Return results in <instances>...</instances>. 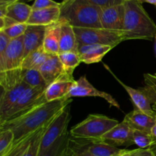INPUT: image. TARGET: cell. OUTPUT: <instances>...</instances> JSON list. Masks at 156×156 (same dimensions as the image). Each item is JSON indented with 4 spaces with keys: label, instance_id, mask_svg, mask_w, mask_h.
<instances>
[{
    "label": "cell",
    "instance_id": "obj_1",
    "mask_svg": "<svg viewBox=\"0 0 156 156\" xmlns=\"http://www.w3.org/2000/svg\"><path fill=\"white\" fill-rule=\"evenodd\" d=\"M71 102L72 98H66L53 101L41 102L18 117L3 123L0 125V129L12 131L15 144L21 139L47 126Z\"/></svg>",
    "mask_w": 156,
    "mask_h": 156
},
{
    "label": "cell",
    "instance_id": "obj_2",
    "mask_svg": "<svg viewBox=\"0 0 156 156\" xmlns=\"http://www.w3.org/2000/svg\"><path fill=\"white\" fill-rule=\"evenodd\" d=\"M123 31L129 40H151L156 35V24L137 0H126L123 3Z\"/></svg>",
    "mask_w": 156,
    "mask_h": 156
},
{
    "label": "cell",
    "instance_id": "obj_15",
    "mask_svg": "<svg viewBox=\"0 0 156 156\" xmlns=\"http://www.w3.org/2000/svg\"><path fill=\"white\" fill-rule=\"evenodd\" d=\"M155 117L149 115L138 108H134L133 111L125 116L123 121L126 122L133 130L144 131L151 133L155 123Z\"/></svg>",
    "mask_w": 156,
    "mask_h": 156
},
{
    "label": "cell",
    "instance_id": "obj_18",
    "mask_svg": "<svg viewBox=\"0 0 156 156\" xmlns=\"http://www.w3.org/2000/svg\"><path fill=\"white\" fill-rule=\"evenodd\" d=\"M27 85L22 81L15 84L8 89H6L5 94L0 105V125L5 123L8 114L11 111L15 104L16 103L21 93L27 88Z\"/></svg>",
    "mask_w": 156,
    "mask_h": 156
},
{
    "label": "cell",
    "instance_id": "obj_20",
    "mask_svg": "<svg viewBox=\"0 0 156 156\" xmlns=\"http://www.w3.org/2000/svg\"><path fill=\"white\" fill-rule=\"evenodd\" d=\"M39 71L48 85L66 73L58 55L50 56L41 66Z\"/></svg>",
    "mask_w": 156,
    "mask_h": 156
},
{
    "label": "cell",
    "instance_id": "obj_19",
    "mask_svg": "<svg viewBox=\"0 0 156 156\" xmlns=\"http://www.w3.org/2000/svg\"><path fill=\"white\" fill-rule=\"evenodd\" d=\"M60 35H59V53L64 52L77 51L79 43L74 28L66 21L59 19Z\"/></svg>",
    "mask_w": 156,
    "mask_h": 156
},
{
    "label": "cell",
    "instance_id": "obj_32",
    "mask_svg": "<svg viewBox=\"0 0 156 156\" xmlns=\"http://www.w3.org/2000/svg\"><path fill=\"white\" fill-rule=\"evenodd\" d=\"M10 41L3 30H0V69L4 73H6L5 69V53Z\"/></svg>",
    "mask_w": 156,
    "mask_h": 156
},
{
    "label": "cell",
    "instance_id": "obj_24",
    "mask_svg": "<svg viewBox=\"0 0 156 156\" xmlns=\"http://www.w3.org/2000/svg\"><path fill=\"white\" fill-rule=\"evenodd\" d=\"M50 56L44 50L43 47L37 49L27 54L23 60L21 69H37L39 70L41 66Z\"/></svg>",
    "mask_w": 156,
    "mask_h": 156
},
{
    "label": "cell",
    "instance_id": "obj_44",
    "mask_svg": "<svg viewBox=\"0 0 156 156\" xmlns=\"http://www.w3.org/2000/svg\"><path fill=\"white\" fill-rule=\"evenodd\" d=\"M69 145V144H68ZM60 156H72V154H71V152H70L69 149V146H67L66 149L65 151L63 152V153Z\"/></svg>",
    "mask_w": 156,
    "mask_h": 156
},
{
    "label": "cell",
    "instance_id": "obj_48",
    "mask_svg": "<svg viewBox=\"0 0 156 156\" xmlns=\"http://www.w3.org/2000/svg\"><path fill=\"white\" fill-rule=\"evenodd\" d=\"M30 1H32V0H18V2H27Z\"/></svg>",
    "mask_w": 156,
    "mask_h": 156
},
{
    "label": "cell",
    "instance_id": "obj_38",
    "mask_svg": "<svg viewBox=\"0 0 156 156\" xmlns=\"http://www.w3.org/2000/svg\"><path fill=\"white\" fill-rule=\"evenodd\" d=\"M136 149H133V150H127V149H122L121 152L119 154H117L116 156H133L135 153L136 152Z\"/></svg>",
    "mask_w": 156,
    "mask_h": 156
},
{
    "label": "cell",
    "instance_id": "obj_13",
    "mask_svg": "<svg viewBox=\"0 0 156 156\" xmlns=\"http://www.w3.org/2000/svg\"><path fill=\"white\" fill-rule=\"evenodd\" d=\"M123 4L102 9L100 15L102 28L111 30H123Z\"/></svg>",
    "mask_w": 156,
    "mask_h": 156
},
{
    "label": "cell",
    "instance_id": "obj_12",
    "mask_svg": "<svg viewBox=\"0 0 156 156\" xmlns=\"http://www.w3.org/2000/svg\"><path fill=\"white\" fill-rule=\"evenodd\" d=\"M133 129L123 120L119 123L110 131H108L102 138V141H105L112 146H130L134 144L133 138Z\"/></svg>",
    "mask_w": 156,
    "mask_h": 156
},
{
    "label": "cell",
    "instance_id": "obj_42",
    "mask_svg": "<svg viewBox=\"0 0 156 156\" xmlns=\"http://www.w3.org/2000/svg\"><path fill=\"white\" fill-rule=\"evenodd\" d=\"M18 0H0V6L7 5L11 4V3L18 2Z\"/></svg>",
    "mask_w": 156,
    "mask_h": 156
},
{
    "label": "cell",
    "instance_id": "obj_8",
    "mask_svg": "<svg viewBox=\"0 0 156 156\" xmlns=\"http://www.w3.org/2000/svg\"><path fill=\"white\" fill-rule=\"evenodd\" d=\"M46 88H30L27 87L19 96L16 103L11 109L6 117L7 120L18 117L30 108H33L41 102L47 101L44 98V93Z\"/></svg>",
    "mask_w": 156,
    "mask_h": 156
},
{
    "label": "cell",
    "instance_id": "obj_27",
    "mask_svg": "<svg viewBox=\"0 0 156 156\" xmlns=\"http://www.w3.org/2000/svg\"><path fill=\"white\" fill-rule=\"evenodd\" d=\"M133 138L134 144L136 145L139 149H149L155 142L152 133L144 131L133 130Z\"/></svg>",
    "mask_w": 156,
    "mask_h": 156
},
{
    "label": "cell",
    "instance_id": "obj_25",
    "mask_svg": "<svg viewBox=\"0 0 156 156\" xmlns=\"http://www.w3.org/2000/svg\"><path fill=\"white\" fill-rule=\"evenodd\" d=\"M21 79L30 88H47L48 86L39 70L21 69Z\"/></svg>",
    "mask_w": 156,
    "mask_h": 156
},
{
    "label": "cell",
    "instance_id": "obj_30",
    "mask_svg": "<svg viewBox=\"0 0 156 156\" xmlns=\"http://www.w3.org/2000/svg\"><path fill=\"white\" fill-rule=\"evenodd\" d=\"M27 27V24H21V23H15L10 26L5 27L3 31L9 37L10 40L15 39L23 36L25 33L26 29Z\"/></svg>",
    "mask_w": 156,
    "mask_h": 156
},
{
    "label": "cell",
    "instance_id": "obj_35",
    "mask_svg": "<svg viewBox=\"0 0 156 156\" xmlns=\"http://www.w3.org/2000/svg\"><path fill=\"white\" fill-rule=\"evenodd\" d=\"M77 146L75 145H71L69 141V149L71 152L72 156H94L90 152H88L86 149H84L82 146V145L79 143H76Z\"/></svg>",
    "mask_w": 156,
    "mask_h": 156
},
{
    "label": "cell",
    "instance_id": "obj_36",
    "mask_svg": "<svg viewBox=\"0 0 156 156\" xmlns=\"http://www.w3.org/2000/svg\"><path fill=\"white\" fill-rule=\"evenodd\" d=\"M143 76H144V82L146 85L150 87L153 90L156 96V76L150 73H146L143 75ZM152 109L156 113V103L152 105Z\"/></svg>",
    "mask_w": 156,
    "mask_h": 156
},
{
    "label": "cell",
    "instance_id": "obj_23",
    "mask_svg": "<svg viewBox=\"0 0 156 156\" xmlns=\"http://www.w3.org/2000/svg\"><path fill=\"white\" fill-rule=\"evenodd\" d=\"M87 141L88 143H82L81 145L84 149L94 156H116L122 151L118 147L102 140Z\"/></svg>",
    "mask_w": 156,
    "mask_h": 156
},
{
    "label": "cell",
    "instance_id": "obj_11",
    "mask_svg": "<svg viewBox=\"0 0 156 156\" xmlns=\"http://www.w3.org/2000/svg\"><path fill=\"white\" fill-rule=\"evenodd\" d=\"M76 82L73 74L63 73L47 86L44 93V98L47 101L59 100L64 98H67V95Z\"/></svg>",
    "mask_w": 156,
    "mask_h": 156
},
{
    "label": "cell",
    "instance_id": "obj_6",
    "mask_svg": "<svg viewBox=\"0 0 156 156\" xmlns=\"http://www.w3.org/2000/svg\"><path fill=\"white\" fill-rule=\"evenodd\" d=\"M70 120V108L69 105H68L53 119L44 130L41 136L37 156H42L58 139L67 133Z\"/></svg>",
    "mask_w": 156,
    "mask_h": 156
},
{
    "label": "cell",
    "instance_id": "obj_46",
    "mask_svg": "<svg viewBox=\"0 0 156 156\" xmlns=\"http://www.w3.org/2000/svg\"><path fill=\"white\" fill-rule=\"evenodd\" d=\"M5 24L4 18H0V30H3L5 28Z\"/></svg>",
    "mask_w": 156,
    "mask_h": 156
},
{
    "label": "cell",
    "instance_id": "obj_4",
    "mask_svg": "<svg viewBox=\"0 0 156 156\" xmlns=\"http://www.w3.org/2000/svg\"><path fill=\"white\" fill-rule=\"evenodd\" d=\"M118 123V120L106 116L90 114L86 119L72 128L70 135L78 140L98 141Z\"/></svg>",
    "mask_w": 156,
    "mask_h": 156
},
{
    "label": "cell",
    "instance_id": "obj_49",
    "mask_svg": "<svg viewBox=\"0 0 156 156\" xmlns=\"http://www.w3.org/2000/svg\"><path fill=\"white\" fill-rule=\"evenodd\" d=\"M155 55H156V35L155 37Z\"/></svg>",
    "mask_w": 156,
    "mask_h": 156
},
{
    "label": "cell",
    "instance_id": "obj_50",
    "mask_svg": "<svg viewBox=\"0 0 156 156\" xmlns=\"http://www.w3.org/2000/svg\"><path fill=\"white\" fill-rule=\"evenodd\" d=\"M65 1H67V0H62V2H65Z\"/></svg>",
    "mask_w": 156,
    "mask_h": 156
},
{
    "label": "cell",
    "instance_id": "obj_9",
    "mask_svg": "<svg viewBox=\"0 0 156 156\" xmlns=\"http://www.w3.org/2000/svg\"><path fill=\"white\" fill-rule=\"evenodd\" d=\"M73 97H96L103 98L111 106L115 107L117 109H120V105L112 96L105 91L98 90L94 88L87 79L86 76H81L76 82L75 85L70 90L67 95V98L70 99Z\"/></svg>",
    "mask_w": 156,
    "mask_h": 156
},
{
    "label": "cell",
    "instance_id": "obj_41",
    "mask_svg": "<svg viewBox=\"0 0 156 156\" xmlns=\"http://www.w3.org/2000/svg\"><path fill=\"white\" fill-rule=\"evenodd\" d=\"M7 5H2L0 6V18H3L5 17L6 15V9H7Z\"/></svg>",
    "mask_w": 156,
    "mask_h": 156
},
{
    "label": "cell",
    "instance_id": "obj_3",
    "mask_svg": "<svg viewBox=\"0 0 156 156\" xmlns=\"http://www.w3.org/2000/svg\"><path fill=\"white\" fill-rule=\"evenodd\" d=\"M101 9L82 0H67L60 5V18L73 27L102 28L100 21Z\"/></svg>",
    "mask_w": 156,
    "mask_h": 156
},
{
    "label": "cell",
    "instance_id": "obj_14",
    "mask_svg": "<svg viewBox=\"0 0 156 156\" xmlns=\"http://www.w3.org/2000/svg\"><path fill=\"white\" fill-rule=\"evenodd\" d=\"M114 47L102 44H79L78 53L81 61L86 64L99 62Z\"/></svg>",
    "mask_w": 156,
    "mask_h": 156
},
{
    "label": "cell",
    "instance_id": "obj_47",
    "mask_svg": "<svg viewBox=\"0 0 156 156\" xmlns=\"http://www.w3.org/2000/svg\"><path fill=\"white\" fill-rule=\"evenodd\" d=\"M149 149L153 152L155 156H156V142H155V143H154L153 145H152V146H150V148H149Z\"/></svg>",
    "mask_w": 156,
    "mask_h": 156
},
{
    "label": "cell",
    "instance_id": "obj_51",
    "mask_svg": "<svg viewBox=\"0 0 156 156\" xmlns=\"http://www.w3.org/2000/svg\"><path fill=\"white\" fill-rule=\"evenodd\" d=\"M154 75H155V76H156V73H155V74H154Z\"/></svg>",
    "mask_w": 156,
    "mask_h": 156
},
{
    "label": "cell",
    "instance_id": "obj_22",
    "mask_svg": "<svg viewBox=\"0 0 156 156\" xmlns=\"http://www.w3.org/2000/svg\"><path fill=\"white\" fill-rule=\"evenodd\" d=\"M31 12V6L18 1L8 5L5 18L15 23L26 24Z\"/></svg>",
    "mask_w": 156,
    "mask_h": 156
},
{
    "label": "cell",
    "instance_id": "obj_40",
    "mask_svg": "<svg viewBox=\"0 0 156 156\" xmlns=\"http://www.w3.org/2000/svg\"><path fill=\"white\" fill-rule=\"evenodd\" d=\"M6 88H5L4 85H2V84H0V105H1L2 101V99L4 98L5 94Z\"/></svg>",
    "mask_w": 156,
    "mask_h": 156
},
{
    "label": "cell",
    "instance_id": "obj_17",
    "mask_svg": "<svg viewBox=\"0 0 156 156\" xmlns=\"http://www.w3.org/2000/svg\"><path fill=\"white\" fill-rule=\"evenodd\" d=\"M60 18V6L44 9L32 10L26 24L27 25L48 26L54 24Z\"/></svg>",
    "mask_w": 156,
    "mask_h": 156
},
{
    "label": "cell",
    "instance_id": "obj_10",
    "mask_svg": "<svg viewBox=\"0 0 156 156\" xmlns=\"http://www.w3.org/2000/svg\"><path fill=\"white\" fill-rule=\"evenodd\" d=\"M24 58L23 36L11 40L5 53V69L6 73H13L21 71Z\"/></svg>",
    "mask_w": 156,
    "mask_h": 156
},
{
    "label": "cell",
    "instance_id": "obj_16",
    "mask_svg": "<svg viewBox=\"0 0 156 156\" xmlns=\"http://www.w3.org/2000/svg\"><path fill=\"white\" fill-rule=\"evenodd\" d=\"M46 29L47 27L44 26L27 25L25 33L23 35L24 57L31 52L42 47Z\"/></svg>",
    "mask_w": 156,
    "mask_h": 156
},
{
    "label": "cell",
    "instance_id": "obj_29",
    "mask_svg": "<svg viewBox=\"0 0 156 156\" xmlns=\"http://www.w3.org/2000/svg\"><path fill=\"white\" fill-rule=\"evenodd\" d=\"M14 135L10 129H0V156H4L13 144Z\"/></svg>",
    "mask_w": 156,
    "mask_h": 156
},
{
    "label": "cell",
    "instance_id": "obj_34",
    "mask_svg": "<svg viewBox=\"0 0 156 156\" xmlns=\"http://www.w3.org/2000/svg\"><path fill=\"white\" fill-rule=\"evenodd\" d=\"M61 3L56 2L53 0H34L31 8L32 10H37V9H48V8L59 7Z\"/></svg>",
    "mask_w": 156,
    "mask_h": 156
},
{
    "label": "cell",
    "instance_id": "obj_7",
    "mask_svg": "<svg viewBox=\"0 0 156 156\" xmlns=\"http://www.w3.org/2000/svg\"><path fill=\"white\" fill-rule=\"evenodd\" d=\"M105 66L107 68V69L114 76V79L126 90V91L128 93L129 97H130L135 108H138L139 110L146 113V114H149V115L155 117L156 113L152 109V105L156 103V96L155 93H154L153 90L150 87L147 86V85H145L143 88H137V89L128 86L127 85H125L122 81H120L114 74V73L111 71V69L108 68V66Z\"/></svg>",
    "mask_w": 156,
    "mask_h": 156
},
{
    "label": "cell",
    "instance_id": "obj_5",
    "mask_svg": "<svg viewBox=\"0 0 156 156\" xmlns=\"http://www.w3.org/2000/svg\"><path fill=\"white\" fill-rule=\"evenodd\" d=\"M79 44H102L115 47L127 41L123 30H111L105 28L73 27Z\"/></svg>",
    "mask_w": 156,
    "mask_h": 156
},
{
    "label": "cell",
    "instance_id": "obj_39",
    "mask_svg": "<svg viewBox=\"0 0 156 156\" xmlns=\"http://www.w3.org/2000/svg\"><path fill=\"white\" fill-rule=\"evenodd\" d=\"M6 83H7V73L0 69V84L4 85L5 88H6Z\"/></svg>",
    "mask_w": 156,
    "mask_h": 156
},
{
    "label": "cell",
    "instance_id": "obj_31",
    "mask_svg": "<svg viewBox=\"0 0 156 156\" xmlns=\"http://www.w3.org/2000/svg\"><path fill=\"white\" fill-rule=\"evenodd\" d=\"M48 125H47V126H48ZM47 126L43 127L42 129H41L37 133V134L34 136L33 140H32L30 144L29 145L28 148H27V150L25 151V152H24V155L22 156H37L41 136H42L43 133H44V130H45L46 128L47 127Z\"/></svg>",
    "mask_w": 156,
    "mask_h": 156
},
{
    "label": "cell",
    "instance_id": "obj_37",
    "mask_svg": "<svg viewBox=\"0 0 156 156\" xmlns=\"http://www.w3.org/2000/svg\"><path fill=\"white\" fill-rule=\"evenodd\" d=\"M133 156H155V155L149 149H137L136 152Z\"/></svg>",
    "mask_w": 156,
    "mask_h": 156
},
{
    "label": "cell",
    "instance_id": "obj_33",
    "mask_svg": "<svg viewBox=\"0 0 156 156\" xmlns=\"http://www.w3.org/2000/svg\"><path fill=\"white\" fill-rule=\"evenodd\" d=\"M89 4L95 5L100 9H105V8L111 7V6L121 5L125 2L126 0H82Z\"/></svg>",
    "mask_w": 156,
    "mask_h": 156
},
{
    "label": "cell",
    "instance_id": "obj_26",
    "mask_svg": "<svg viewBox=\"0 0 156 156\" xmlns=\"http://www.w3.org/2000/svg\"><path fill=\"white\" fill-rule=\"evenodd\" d=\"M62 62L64 70L66 73L73 74V71L82 62L77 51H69L60 53L58 55Z\"/></svg>",
    "mask_w": 156,
    "mask_h": 156
},
{
    "label": "cell",
    "instance_id": "obj_45",
    "mask_svg": "<svg viewBox=\"0 0 156 156\" xmlns=\"http://www.w3.org/2000/svg\"><path fill=\"white\" fill-rule=\"evenodd\" d=\"M151 133H152V135L153 136L154 139H155V140L156 142V119H155V125H154L153 128H152Z\"/></svg>",
    "mask_w": 156,
    "mask_h": 156
},
{
    "label": "cell",
    "instance_id": "obj_43",
    "mask_svg": "<svg viewBox=\"0 0 156 156\" xmlns=\"http://www.w3.org/2000/svg\"><path fill=\"white\" fill-rule=\"evenodd\" d=\"M137 1L140 2V3L147 2V3H149V4H152L156 5V0H137Z\"/></svg>",
    "mask_w": 156,
    "mask_h": 156
},
{
    "label": "cell",
    "instance_id": "obj_21",
    "mask_svg": "<svg viewBox=\"0 0 156 156\" xmlns=\"http://www.w3.org/2000/svg\"><path fill=\"white\" fill-rule=\"evenodd\" d=\"M59 35H60L59 21L47 27L42 47L44 51L50 56L59 55Z\"/></svg>",
    "mask_w": 156,
    "mask_h": 156
},
{
    "label": "cell",
    "instance_id": "obj_28",
    "mask_svg": "<svg viewBox=\"0 0 156 156\" xmlns=\"http://www.w3.org/2000/svg\"><path fill=\"white\" fill-rule=\"evenodd\" d=\"M69 144L68 132L58 139L54 144L45 152L42 156H60L66 149Z\"/></svg>",
    "mask_w": 156,
    "mask_h": 156
}]
</instances>
